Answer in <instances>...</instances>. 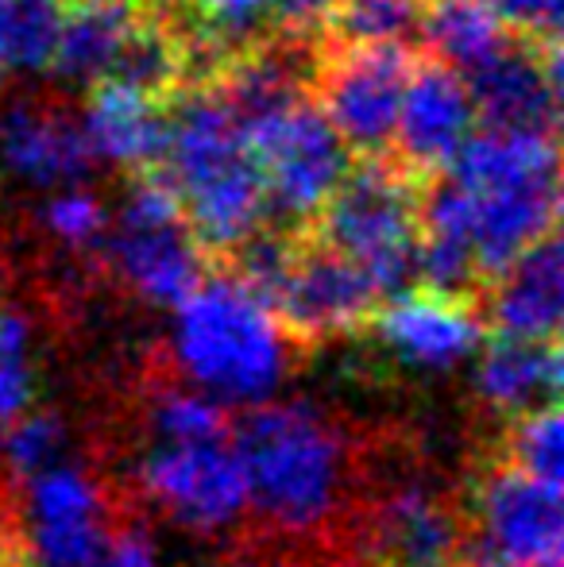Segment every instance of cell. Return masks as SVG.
Masks as SVG:
<instances>
[{
    "instance_id": "ba28073f",
    "label": "cell",
    "mask_w": 564,
    "mask_h": 567,
    "mask_svg": "<svg viewBox=\"0 0 564 567\" xmlns=\"http://www.w3.org/2000/svg\"><path fill=\"white\" fill-rule=\"evenodd\" d=\"M121 486L140 509H158L166 522L197 537H225L248 517V491L233 436L143 441L129 467V483Z\"/></svg>"
},
{
    "instance_id": "7c38bea8",
    "label": "cell",
    "mask_w": 564,
    "mask_h": 567,
    "mask_svg": "<svg viewBox=\"0 0 564 567\" xmlns=\"http://www.w3.org/2000/svg\"><path fill=\"white\" fill-rule=\"evenodd\" d=\"M379 301L383 298L371 278L348 255L301 228L294 259L271 298V313L294 348L309 359L325 343L363 337Z\"/></svg>"
},
{
    "instance_id": "4316f807",
    "label": "cell",
    "mask_w": 564,
    "mask_h": 567,
    "mask_svg": "<svg viewBox=\"0 0 564 567\" xmlns=\"http://www.w3.org/2000/svg\"><path fill=\"white\" fill-rule=\"evenodd\" d=\"M8 12H12V70L47 74L59 43L62 0H8Z\"/></svg>"
},
{
    "instance_id": "d6a6232c",
    "label": "cell",
    "mask_w": 564,
    "mask_h": 567,
    "mask_svg": "<svg viewBox=\"0 0 564 567\" xmlns=\"http://www.w3.org/2000/svg\"><path fill=\"white\" fill-rule=\"evenodd\" d=\"M143 4H166V0H143Z\"/></svg>"
},
{
    "instance_id": "6da1fadb",
    "label": "cell",
    "mask_w": 564,
    "mask_h": 567,
    "mask_svg": "<svg viewBox=\"0 0 564 567\" xmlns=\"http://www.w3.org/2000/svg\"><path fill=\"white\" fill-rule=\"evenodd\" d=\"M252 537L279 567H340L348 517L371 471V444L314 402H259L233 425Z\"/></svg>"
},
{
    "instance_id": "e575fe53",
    "label": "cell",
    "mask_w": 564,
    "mask_h": 567,
    "mask_svg": "<svg viewBox=\"0 0 564 567\" xmlns=\"http://www.w3.org/2000/svg\"><path fill=\"white\" fill-rule=\"evenodd\" d=\"M425 4H429V0H425Z\"/></svg>"
},
{
    "instance_id": "e0dca14e",
    "label": "cell",
    "mask_w": 564,
    "mask_h": 567,
    "mask_svg": "<svg viewBox=\"0 0 564 567\" xmlns=\"http://www.w3.org/2000/svg\"><path fill=\"white\" fill-rule=\"evenodd\" d=\"M475 109L468 82L457 66H449L437 54H414L407 90L399 101V120H394L391 155L425 182L429 174L444 171L460 143L472 135Z\"/></svg>"
},
{
    "instance_id": "484cf974",
    "label": "cell",
    "mask_w": 564,
    "mask_h": 567,
    "mask_svg": "<svg viewBox=\"0 0 564 567\" xmlns=\"http://www.w3.org/2000/svg\"><path fill=\"white\" fill-rule=\"evenodd\" d=\"M39 398L35 329L23 309L0 301V429L12 425Z\"/></svg>"
},
{
    "instance_id": "277c9868",
    "label": "cell",
    "mask_w": 564,
    "mask_h": 567,
    "mask_svg": "<svg viewBox=\"0 0 564 567\" xmlns=\"http://www.w3.org/2000/svg\"><path fill=\"white\" fill-rule=\"evenodd\" d=\"M468 202L475 270L488 290L530 244L557 231L561 174L553 135L495 132L468 135L444 166Z\"/></svg>"
},
{
    "instance_id": "8fae6325",
    "label": "cell",
    "mask_w": 564,
    "mask_h": 567,
    "mask_svg": "<svg viewBox=\"0 0 564 567\" xmlns=\"http://www.w3.org/2000/svg\"><path fill=\"white\" fill-rule=\"evenodd\" d=\"M410 43H317L309 97L317 101L348 155L391 151L399 101L414 66Z\"/></svg>"
},
{
    "instance_id": "5b68a950",
    "label": "cell",
    "mask_w": 564,
    "mask_h": 567,
    "mask_svg": "<svg viewBox=\"0 0 564 567\" xmlns=\"http://www.w3.org/2000/svg\"><path fill=\"white\" fill-rule=\"evenodd\" d=\"M340 567H472L460 483L418 467L379 483L371 452L368 483L340 545Z\"/></svg>"
},
{
    "instance_id": "8992f818",
    "label": "cell",
    "mask_w": 564,
    "mask_h": 567,
    "mask_svg": "<svg viewBox=\"0 0 564 567\" xmlns=\"http://www.w3.org/2000/svg\"><path fill=\"white\" fill-rule=\"evenodd\" d=\"M418 186L422 182L391 151L356 155L309 225L371 278L379 298H394L418 282Z\"/></svg>"
},
{
    "instance_id": "5bb4252c",
    "label": "cell",
    "mask_w": 564,
    "mask_h": 567,
    "mask_svg": "<svg viewBox=\"0 0 564 567\" xmlns=\"http://www.w3.org/2000/svg\"><path fill=\"white\" fill-rule=\"evenodd\" d=\"M363 337H371L379 355L399 363L402 371L441 374L460 367L472 351H480L483 337H488V321H483L480 298L410 286V290L379 301Z\"/></svg>"
},
{
    "instance_id": "44dd1931",
    "label": "cell",
    "mask_w": 564,
    "mask_h": 567,
    "mask_svg": "<svg viewBox=\"0 0 564 567\" xmlns=\"http://www.w3.org/2000/svg\"><path fill=\"white\" fill-rule=\"evenodd\" d=\"M143 0H62L59 43L51 54V78L62 93L105 82L121 47L136 31Z\"/></svg>"
},
{
    "instance_id": "ac0fdd59",
    "label": "cell",
    "mask_w": 564,
    "mask_h": 567,
    "mask_svg": "<svg viewBox=\"0 0 564 567\" xmlns=\"http://www.w3.org/2000/svg\"><path fill=\"white\" fill-rule=\"evenodd\" d=\"M561 236L550 231L537 244H530L499 278H491L480 293V309L488 332L526 340H553L561 337Z\"/></svg>"
},
{
    "instance_id": "7402d4cb",
    "label": "cell",
    "mask_w": 564,
    "mask_h": 567,
    "mask_svg": "<svg viewBox=\"0 0 564 567\" xmlns=\"http://www.w3.org/2000/svg\"><path fill=\"white\" fill-rule=\"evenodd\" d=\"M511 31L499 23L488 0H429L422 16V43L429 54L457 66L460 74L472 70L495 51Z\"/></svg>"
},
{
    "instance_id": "836d02e7",
    "label": "cell",
    "mask_w": 564,
    "mask_h": 567,
    "mask_svg": "<svg viewBox=\"0 0 564 567\" xmlns=\"http://www.w3.org/2000/svg\"><path fill=\"white\" fill-rule=\"evenodd\" d=\"M550 567H561V564H550Z\"/></svg>"
},
{
    "instance_id": "ffe728a7",
    "label": "cell",
    "mask_w": 564,
    "mask_h": 567,
    "mask_svg": "<svg viewBox=\"0 0 564 567\" xmlns=\"http://www.w3.org/2000/svg\"><path fill=\"white\" fill-rule=\"evenodd\" d=\"M166 105L151 93L121 82H98L85 90L82 127L98 163L124 174L155 171L166 147Z\"/></svg>"
},
{
    "instance_id": "1f68e13d",
    "label": "cell",
    "mask_w": 564,
    "mask_h": 567,
    "mask_svg": "<svg viewBox=\"0 0 564 567\" xmlns=\"http://www.w3.org/2000/svg\"><path fill=\"white\" fill-rule=\"evenodd\" d=\"M12 74V12H8V0H0V90Z\"/></svg>"
},
{
    "instance_id": "f1b7e54d",
    "label": "cell",
    "mask_w": 564,
    "mask_h": 567,
    "mask_svg": "<svg viewBox=\"0 0 564 567\" xmlns=\"http://www.w3.org/2000/svg\"><path fill=\"white\" fill-rule=\"evenodd\" d=\"M90 567H158L155 545H151V533L143 529L140 514H129L116 525L113 537L101 545V553L93 556Z\"/></svg>"
},
{
    "instance_id": "4fadbf2b",
    "label": "cell",
    "mask_w": 564,
    "mask_h": 567,
    "mask_svg": "<svg viewBox=\"0 0 564 567\" xmlns=\"http://www.w3.org/2000/svg\"><path fill=\"white\" fill-rule=\"evenodd\" d=\"M248 147L264 178L267 220L283 228L314 225L352 163L345 140L309 93L294 101L271 127H264Z\"/></svg>"
},
{
    "instance_id": "83f0119b",
    "label": "cell",
    "mask_w": 564,
    "mask_h": 567,
    "mask_svg": "<svg viewBox=\"0 0 564 567\" xmlns=\"http://www.w3.org/2000/svg\"><path fill=\"white\" fill-rule=\"evenodd\" d=\"M511 35L522 39H561V0H488Z\"/></svg>"
},
{
    "instance_id": "603a6c76",
    "label": "cell",
    "mask_w": 564,
    "mask_h": 567,
    "mask_svg": "<svg viewBox=\"0 0 564 567\" xmlns=\"http://www.w3.org/2000/svg\"><path fill=\"white\" fill-rule=\"evenodd\" d=\"M74 441V421L59 405H28L12 425L0 429V475L23 486L39 471L66 463Z\"/></svg>"
},
{
    "instance_id": "9c48e42d",
    "label": "cell",
    "mask_w": 564,
    "mask_h": 567,
    "mask_svg": "<svg viewBox=\"0 0 564 567\" xmlns=\"http://www.w3.org/2000/svg\"><path fill=\"white\" fill-rule=\"evenodd\" d=\"M472 567L561 564V486L526 475L491 452H475L460 483Z\"/></svg>"
},
{
    "instance_id": "3957f363",
    "label": "cell",
    "mask_w": 564,
    "mask_h": 567,
    "mask_svg": "<svg viewBox=\"0 0 564 567\" xmlns=\"http://www.w3.org/2000/svg\"><path fill=\"white\" fill-rule=\"evenodd\" d=\"M171 371L228 405L267 402L301 363V351L275 313L228 270H209L182 306H174Z\"/></svg>"
},
{
    "instance_id": "30bf717a",
    "label": "cell",
    "mask_w": 564,
    "mask_h": 567,
    "mask_svg": "<svg viewBox=\"0 0 564 567\" xmlns=\"http://www.w3.org/2000/svg\"><path fill=\"white\" fill-rule=\"evenodd\" d=\"M140 506L85 463H54L20 486V525L35 567H90L113 529Z\"/></svg>"
},
{
    "instance_id": "9a60e30c",
    "label": "cell",
    "mask_w": 564,
    "mask_h": 567,
    "mask_svg": "<svg viewBox=\"0 0 564 567\" xmlns=\"http://www.w3.org/2000/svg\"><path fill=\"white\" fill-rule=\"evenodd\" d=\"M98 171L82 113L62 90L16 97L0 109V174L28 189L90 186Z\"/></svg>"
},
{
    "instance_id": "52a82bcc",
    "label": "cell",
    "mask_w": 564,
    "mask_h": 567,
    "mask_svg": "<svg viewBox=\"0 0 564 567\" xmlns=\"http://www.w3.org/2000/svg\"><path fill=\"white\" fill-rule=\"evenodd\" d=\"M209 262L163 174H129L124 202L109 213V228L98 247L101 278L140 306L174 309L202 286Z\"/></svg>"
},
{
    "instance_id": "2e32d148",
    "label": "cell",
    "mask_w": 564,
    "mask_h": 567,
    "mask_svg": "<svg viewBox=\"0 0 564 567\" xmlns=\"http://www.w3.org/2000/svg\"><path fill=\"white\" fill-rule=\"evenodd\" d=\"M472 109L495 132L553 135L561 120V39L506 35L495 51L464 70Z\"/></svg>"
},
{
    "instance_id": "7a4b0ae2",
    "label": "cell",
    "mask_w": 564,
    "mask_h": 567,
    "mask_svg": "<svg viewBox=\"0 0 564 567\" xmlns=\"http://www.w3.org/2000/svg\"><path fill=\"white\" fill-rule=\"evenodd\" d=\"M155 171L174 189L182 217L213 262L267 220L256 155L209 85H189L171 97L166 147Z\"/></svg>"
},
{
    "instance_id": "d6986e66",
    "label": "cell",
    "mask_w": 564,
    "mask_h": 567,
    "mask_svg": "<svg viewBox=\"0 0 564 567\" xmlns=\"http://www.w3.org/2000/svg\"><path fill=\"white\" fill-rule=\"evenodd\" d=\"M480 348L483 355L472 374V394L488 421L503 425L561 398V337L526 340L491 332Z\"/></svg>"
},
{
    "instance_id": "f546056e",
    "label": "cell",
    "mask_w": 564,
    "mask_h": 567,
    "mask_svg": "<svg viewBox=\"0 0 564 567\" xmlns=\"http://www.w3.org/2000/svg\"><path fill=\"white\" fill-rule=\"evenodd\" d=\"M337 0H271V23L283 35L321 39Z\"/></svg>"
},
{
    "instance_id": "cb8c5ba5",
    "label": "cell",
    "mask_w": 564,
    "mask_h": 567,
    "mask_svg": "<svg viewBox=\"0 0 564 567\" xmlns=\"http://www.w3.org/2000/svg\"><path fill=\"white\" fill-rule=\"evenodd\" d=\"M483 452L514 463V467H522L526 475L542 478V483L561 486V478H564V467H561V455H564L561 405L550 402V405H542V410H530V413H522V417L503 421Z\"/></svg>"
},
{
    "instance_id": "d4e9b609",
    "label": "cell",
    "mask_w": 564,
    "mask_h": 567,
    "mask_svg": "<svg viewBox=\"0 0 564 567\" xmlns=\"http://www.w3.org/2000/svg\"><path fill=\"white\" fill-rule=\"evenodd\" d=\"M425 0H337L325 35L332 43H410L422 35Z\"/></svg>"
},
{
    "instance_id": "4dcf8cb0",
    "label": "cell",
    "mask_w": 564,
    "mask_h": 567,
    "mask_svg": "<svg viewBox=\"0 0 564 567\" xmlns=\"http://www.w3.org/2000/svg\"><path fill=\"white\" fill-rule=\"evenodd\" d=\"M209 567H279V560H275L271 553H264L259 545H236L233 553L221 556V560Z\"/></svg>"
}]
</instances>
